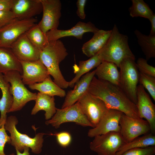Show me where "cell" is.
Wrapping results in <instances>:
<instances>
[{
	"instance_id": "24",
	"label": "cell",
	"mask_w": 155,
	"mask_h": 155,
	"mask_svg": "<svg viewBox=\"0 0 155 155\" xmlns=\"http://www.w3.org/2000/svg\"><path fill=\"white\" fill-rule=\"evenodd\" d=\"M95 70V75L98 79L118 86L120 72L118 67L114 63L103 61Z\"/></svg>"
},
{
	"instance_id": "37",
	"label": "cell",
	"mask_w": 155,
	"mask_h": 155,
	"mask_svg": "<svg viewBox=\"0 0 155 155\" xmlns=\"http://www.w3.org/2000/svg\"><path fill=\"white\" fill-rule=\"evenodd\" d=\"M86 1V0H78L76 2V13L79 18L82 20L85 19L86 18L84 9Z\"/></svg>"
},
{
	"instance_id": "12",
	"label": "cell",
	"mask_w": 155,
	"mask_h": 155,
	"mask_svg": "<svg viewBox=\"0 0 155 155\" xmlns=\"http://www.w3.org/2000/svg\"><path fill=\"white\" fill-rule=\"evenodd\" d=\"M43 7V15L38 24L45 34L49 31L58 29L61 16V3L60 0H40Z\"/></svg>"
},
{
	"instance_id": "15",
	"label": "cell",
	"mask_w": 155,
	"mask_h": 155,
	"mask_svg": "<svg viewBox=\"0 0 155 155\" xmlns=\"http://www.w3.org/2000/svg\"><path fill=\"white\" fill-rule=\"evenodd\" d=\"M10 49L20 61H33L40 59L41 51L32 44L25 33L13 43Z\"/></svg>"
},
{
	"instance_id": "32",
	"label": "cell",
	"mask_w": 155,
	"mask_h": 155,
	"mask_svg": "<svg viewBox=\"0 0 155 155\" xmlns=\"http://www.w3.org/2000/svg\"><path fill=\"white\" fill-rule=\"evenodd\" d=\"M136 63L139 73L155 77V67L149 65L146 59L139 58Z\"/></svg>"
},
{
	"instance_id": "7",
	"label": "cell",
	"mask_w": 155,
	"mask_h": 155,
	"mask_svg": "<svg viewBox=\"0 0 155 155\" xmlns=\"http://www.w3.org/2000/svg\"><path fill=\"white\" fill-rule=\"evenodd\" d=\"M69 122H74L84 127L94 128L83 113L78 102L65 108H57L54 116L45 123L47 125H51L55 129H58L63 123Z\"/></svg>"
},
{
	"instance_id": "29",
	"label": "cell",
	"mask_w": 155,
	"mask_h": 155,
	"mask_svg": "<svg viewBox=\"0 0 155 155\" xmlns=\"http://www.w3.org/2000/svg\"><path fill=\"white\" fill-rule=\"evenodd\" d=\"M132 5L129 9L132 18L141 17L149 19L154 14L147 4L143 0H131Z\"/></svg>"
},
{
	"instance_id": "28",
	"label": "cell",
	"mask_w": 155,
	"mask_h": 155,
	"mask_svg": "<svg viewBox=\"0 0 155 155\" xmlns=\"http://www.w3.org/2000/svg\"><path fill=\"white\" fill-rule=\"evenodd\" d=\"M138 43L146 57L149 60L155 57V35H146L136 29L134 31Z\"/></svg>"
},
{
	"instance_id": "10",
	"label": "cell",
	"mask_w": 155,
	"mask_h": 155,
	"mask_svg": "<svg viewBox=\"0 0 155 155\" xmlns=\"http://www.w3.org/2000/svg\"><path fill=\"white\" fill-rule=\"evenodd\" d=\"M94 138L90 144V148L98 155H116L118 149L125 143L120 132H110Z\"/></svg>"
},
{
	"instance_id": "3",
	"label": "cell",
	"mask_w": 155,
	"mask_h": 155,
	"mask_svg": "<svg viewBox=\"0 0 155 155\" xmlns=\"http://www.w3.org/2000/svg\"><path fill=\"white\" fill-rule=\"evenodd\" d=\"M111 30L108 40L99 53L102 61L113 63L119 67L125 59L135 58L129 48L128 36L120 33L115 24Z\"/></svg>"
},
{
	"instance_id": "16",
	"label": "cell",
	"mask_w": 155,
	"mask_h": 155,
	"mask_svg": "<svg viewBox=\"0 0 155 155\" xmlns=\"http://www.w3.org/2000/svg\"><path fill=\"white\" fill-rule=\"evenodd\" d=\"M99 29L91 22L85 23L81 21L78 22L72 28L66 30L55 29L50 30L46 34L47 41H56L63 37L72 36L79 39H82L83 34L86 32L94 34Z\"/></svg>"
},
{
	"instance_id": "13",
	"label": "cell",
	"mask_w": 155,
	"mask_h": 155,
	"mask_svg": "<svg viewBox=\"0 0 155 155\" xmlns=\"http://www.w3.org/2000/svg\"><path fill=\"white\" fill-rule=\"evenodd\" d=\"M136 106L139 118H144L148 122L151 133H155V105L149 94L140 84L137 88Z\"/></svg>"
},
{
	"instance_id": "26",
	"label": "cell",
	"mask_w": 155,
	"mask_h": 155,
	"mask_svg": "<svg viewBox=\"0 0 155 155\" xmlns=\"http://www.w3.org/2000/svg\"><path fill=\"white\" fill-rule=\"evenodd\" d=\"M28 86L31 90H37L39 92L51 96H57L62 98L66 95L65 91L52 80L50 75L42 82Z\"/></svg>"
},
{
	"instance_id": "23",
	"label": "cell",
	"mask_w": 155,
	"mask_h": 155,
	"mask_svg": "<svg viewBox=\"0 0 155 155\" xmlns=\"http://www.w3.org/2000/svg\"><path fill=\"white\" fill-rule=\"evenodd\" d=\"M17 71L22 74L20 61L10 48L0 46V73L3 74L11 71Z\"/></svg>"
},
{
	"instance_id": "41",
	"label": "cell",
	"mask_w": 155,
	"mask_h": 155,
	"mask_svg": "<svg viewBox=\"0 0 155 155\" xmlns=\"http://www.w3.org/2000/svg\"><path fill=\"white\" fill-rule=\"evenodd\" d=\"M9 155H14V154L13 153H12V154H10Z\"/></svg>"
},
{
	"instance_id": "30",
	"label": "cell",
	"mask_w": 155,
	"mask_h": 155,
	"mask_svg": "<svg viewBox=\"0 0 155 155\" xmlns=\"http://www.w3.org/2000/svg\"><path fill=\"white\" fill-rule=\"evenodd\" d=\"M25 34L32 44L41 51L48 42L46 34L42 31L38 24L32 27Z\"/></svg>"
},
{
	"instance_id": "27",
	"label": "cell",
	"mask_w": 155,
	"mask_h": 155,
	"mask_svg": "<svg viewBox=\"0 0 155 155\" xmlns=\"http://www.w3.org/2000/svg\"><path fill=\"white\" fill-rule=\"evenodd\" d=\"M155 146V135L151 133L138 137L131 142L124 143L118 150L116 155H121L129 150Z\"/></svg>"
},
{
	"instance_id": "9",
	"label": "cell",
	"mask_w": 155,
	"mask_h": 155,
	"mask_svg": "<svg viewBox=\"0 0 155 155\" xmlns=\"http://www.w3.org/2000/svg\"><path fill=\"white\" fill-rule=\"evenodd\" d=\"M78 102L83 113L94 128L109 109L102 100L88 92Z\"/></svg>"
},
{
	"instance_id": "6",
	"label": "cell",
	"mask_w": 155,
	"mask_h": 155,
	"mask_svg": "<svg viewBox=\"0 0 155 155\" xmlns=\"http://www.w3.org/2000/svg\"><path fill=\"white\" fill-rule=\"evenodd\" d=\"M135 59L127 58L121 63L119 67L120 76L118 86L136 105L139 72L136 66Z\"/></svg>"
},
{
	"instance_id": "38",
	"label": "cell",
	"mask_w": 155,
	"mask_h": 155,
	"mask_svg": "<svg viewBox=\"0 0 155 155\" xmlns=\"http://www.w3.org/2000/svg\"><path fill=\"white\" fill-rule=\"evenodd\" d=\"M13 0H0V11H11Z\"/></svg>"
},
{
	"instance_id": "18",
	"label": "cell",
	"mask_w": 155,
	"mask_h": 155,
	"mask_svg": "<svg viewBox=\"0 0 155 155\" xmlns=\"http://www.w3.org/2000/svg\"><path fill=\"white\" fill-rule=\"evenodd\" d=\"M11 11L16 18L26 20L40 14L43 7L40 0H13Z\"/></svg>"
},
{
	"instance_id": "34",
	"label": "cell",
	"mask_w": 155,
	"mask_h": 155,
	"mask_svg": "<svg viewBox=\"0 0 155 155\" xmlns=\"http://www.w3.org/2000/svg\"><path fill=\"white\" fill-rule=\"evenodd\" d=\"M56 136L57 140L59 144L62 147L65 148L68 146L71 143V137L70 133L66 131H62L51 134Z\"/></svg>"
},
{
	"instance_id": "25",
	"label": "cell",
	"mask_w": 155,
	"mask_h": 155,
	"mask_svg": "<svg viewBox=\"0 0 155 155\" xmlns=\"http://www.w3.org/2000/svg\"><path fill=\"white\" fill-rule=\"evenodd\" d=\"M102 61L98 52L87 60L79 61L78 65H75L73 67L75 75L71 80L69 82V87H73L75 83L82 75L89 72L94 68L97 67Z\"/></svg>"
},
{
	"instance_id": "2",
	"label": "cell",
	"mask_w": 155,
	"mask_h": 155,
	"mask_svg": "<svg viewBox=\"0 0 155 155\" xmlns=\"http://www.w3.org/2000/svg\"><path fill=\"white\" fill-rule=\"evenodd\" d=\"M68 55L63 43L58 40L48 42L40 55V59L46 67L49 74L53 78L54 82L63 89L69 87V82L63 75L59 65Z\"/></svg>"
},
{
	"instance_id": "4",
	"label": "cell",
	"mask_w": 155,
	"mask_h": 155,
	"mask_svg": "<svg viewBox=\"0 0 155 155\" xmlns=\"http://www.w3.org/2000/svg\"><path fill=\"white\" fill-rule=\"evenodd\" d=\"M18 121L14 116H11L7 118L5 124V128L10 134V144L14 147L16 150L21 152L24 148L28 147L35 154H39L42 151L44 142L43 136L45 134L38 133L33 138L28 135L22 133L17 129L16 125Z\"/></svg>"
},
{
	"instance_id": "14",
	"label": "cell",
	"mask_w": 155,
	"mask_h": 155,
	"mask_svg": "<svg viewBox=\"0 0 155 155\" xmlns=\"http://www.w3.org/2000/svg\"><path fill=\"white\" fill-rule=\"evenodd\" d=\"M20 61L22 70V79L24 84L42 82L50 75L40 59L33 61Z\"/></svg>"
},
{
	"instance_id": "5",
	"label": "cell",
	"mask_w": 155,
	"mask_h": 155,
	"mask_svg": "<svg viewBox=\"0 0 155 155\" xmlns=\"http://www.w3.org/2000/svg\"><path fill=\"white\" fill-rule=\"evenodd\" d=\"M3 76L10 84V92L13 99L12 105L8 113L20 111L28 102L35 100L37 93L31 92L25 87L19 72L10 71L4 74Z\"/></svg>"
},
{
	"instance_id": "1",
	"label": "cell",
	"mask_w": 155,
	"mask_h": 155,
	"mask_svg": "<svg viewBox=\"0 0 155 155\" xmlns=\"http://www.w3.org/2000/svg\"><path fill=\"white\" fill-rule=\"evenodd\" d=\"M88 92L102 100L109 109L119 111L131 117L139 118L136 105L118 86L94 76Z\"/></svg>"
},
{
	"instance_id": "8",
	"label": "cell",
	"mask_w": 155,
	"mask_h": 155,
	"mask_svg": "<svg viewBox=\"0 0 155 155\" xmlns=\"http://www.w3.org/2000/svg\"><path fill=\"white\" fill-rule=\"evenodd\" d=\"M34 18L26 20L15 18L0 28V46L10 48L21 35L36 24Z\"/></svg>"
},
{
	"instance_id": "35",
	"label": "cell",
	"mask_w": 155,
	"mask_h": 155,
	"mask_svg": "<svg viewBox=\"0 0 155 155\" xmlns=\"http://www.w3.org/2000/svg\"><path fill=\"white\" fill-rule=\"evenodd\" d=\"M4 126L0 128V155H6L4 152V148L5 144H10L11 139L6 132Z\"/></svg>"
},
{
	"instance_id": "39",
	"label": "cell",
	"mask_w": 155,
	"mask_h": 155,
	"mask_svg": "<svg viewBox=\"0 0 155 155\" xmlns=\"http://www.w3.org/2000/svg\"><path fill=\"white\" fill-rule=\"evenodd\" d=\"M151 24V29L149 35L152 36L155 35V14L149 19Z\"/></svg>"
},
{
	"instance_id": "17",
	"label": "cell",
	"mask_w": 155,
	"mask_h": 155,
	"mask_svg": "<svg viewBox=\"0 0 155 155\" xmlns=\"http://www.w3.org/2000/svg\"><path fill=\"white\" fill-rule=\"evenodd\" d=\"M123 113L119 111L109 109L97 125L89 130L88 136L94 137L110 132H120L119 121Z\"/></svg>"
},
{
	"instance_id": "22",
	"label": "cell",
	"mask_w": 155,
	"mask_h": 155,
	"mask_svg": "<svg viewBox=\"0 0 155 155\" xmlns=\"http://www.w3.org/2000/svg\"><path fill=\"white\" fill-rule=\"evenodd\" d=\"M35 104L31 112L32 115L36 114L39 111L43 110L45 112V119H51L56 112L57 108L55 106L54 96L38 92L36 94Z\"/></svg>"
},
{
	"instance_id": "19",
	"label": "cell",
	"mask_w": 155,
	"mask_h": 155,
	"mask_svg": "<svg viewBox=\"0 0 155 155\" xmlns=\"http://www.w3.org/2000/svg\"><path fill=\"white\" fill-rule=\"evenodd\" d=\"M95 75L94 70L82 76L75 83L73 89L68 91L66 94L61 108L71 106L77 102L88 92L90 82Z\"/></svg>"
},
{
	"instance_id": "40",
	"label": "cell",
	"mask_w": 155,
	"mask_h": 155,
	"mask_svg": "<svg viewBox=\"0 0 155 155\" xmlns=\"http://www.w3.org/2000/svg\"><path fill=\"white\" fill-rule=\"evenodd\" d=\"M30 148L28 147H26L24 149L22 153L19 152L17 150H16L17 155H30L29 152Z\"/></svg>"
},
{
	"instance_id": "33",
	"label": "cell",
	"mask_w": 155,
	"mask_h": 155,
	"mask_svg": "<svg viewBox=\"0 0 155 155\" xmlns=\"http://www.w3.org/2000/svg\"><path fill=\"white\" fill-rule=\"evenodd\" d=\"M155 154V146H154L131 149L125 152L121 155H154Z\"/></svg>"
},
{
	"instance_id": "21",
	"label": "cell",
	"mask_w": 155,
	"mask_h": 155,
	"mask_svg": "<svg viewBox=\"0 0 155 155\" xmlns=\"http://www.w3.org/2000/svg\"><path fill=\"white\" fill-rule=\"evenodd\" d=\"M10 84L4 79L3 73H0V89L2 97L0 99V128L5 126L7 119V113L12 106L13 99L10 93Z\"/></svg>"
},
{
	"instance_id": "11",
	"label": "cell",
	"mask_w": 155,
	"mask_h": 155,
	"mask_svg": "<svg viewBox=\"0 0 155 155\" xmlns=\"http://www.w3.org/2000/svg\"><path fill=\"white\" fill-rule=\"evenodd\" d=\"M120 133L125 143L132 141L142 135L147 134L150 131L147 121L142 119L134 118L123 113L119 121Z\"/></svg>"
},
{
	"instance_id": "31",
	"label": "cell",
	"mask_w": 155,
	"mask_h": 155,
	"mask_svg": "<svg viewBox=\"0 0 155 155\" xmlns=\"http://www.w3.org/2000/svg\"><path fill=\"white\" fill-rule=\"evenodd\" d=\"M139 82L155 101V77L139 73Z\"/></svg>"
},
{
	"instance_id": "36",
	"label": "cell",
	"mask_w": 155,
	"mask_h": 155,
	"mask_svg": "<svg viewBox=\"0 0 155 155\" xmlns=\"http://www.w3.org/2000/svg\"><path fill=\"white\" fill-rule=\"evenodd\" d=\"M15 18L13 13L11 10L0 11V28Z\"/></svg>"
},
{
	"instance_id": "20",
	"label": "cell",
	"mask_w": 155,
	"mask_h": 155,
	"mask_svg": "<svg viewBox=\"0 0 155 155\" xmlns=\"http://www.w3.org/2000/svg\"><path fill=\"white\" fill-rule=\"evenodd\" d=\"M112 30H99L94 34L92 38L83 45V53L91 57L99 52L104 46L108 40Z\"/></svg>"
}]
</instances>
